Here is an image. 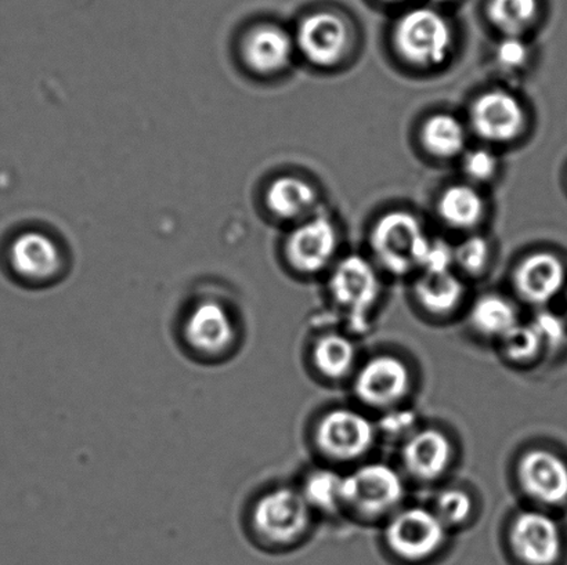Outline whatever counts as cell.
<instances>
[{
	"mask_svg": "<svg viewBox=\"0 0 567 565\" xmlns=\"http://www.w3.org/2000/svg\"><path fill=\"white\" fill-rule=\"evenodd\" d=\"M333 301L359 326L380 297V279L374 268L361 257H348L333 270L330 280Z\"/></svg>",
	"mask_w": 567,
	"mask_h": 565,
	"instance_id": "7c38bea8",
	"label": "cell"
},
{
	"mask_svg": "<svg viewBox=\"0 0 567 565\" xmlns=\"http://www.w3.org/2000/svg\"><path fill=\"white\" fill-rule=\"evenodd\" d=\"M432 511L447 530L457 529L470 522L475 511V502L470 492L458 486H449L439 492Z\"/></svg>",
	"mask_w": 567,
	"mask_h": 565,
	"instance_id": "83f0119b",
	"label": "cell"
},
{
	"mask_svg": "<svg viewBox=\"0 0 567 565\" xmlns=\"http://www.w3.org/2000/svg\"><path fill=\"white\" fill-rule=\"evenodd\" d=\"M311 364L321 376L331 380L348 378L355 373L358 347L349 336L328 332L311 346Z\"/></svg>",
	"mask_w": 567,
	"mask_h": 565,
	"instance_id": "d6986e66",
	"label": "cell"
},
{
	"mask_svg": "<svg viewBox=\"0 0 567 565\" xmlns=\"http://www.w3.org/2000/svg\"><path fill=\"white\" fill-rule=\"evenodd\" d=\"M238 49L247 70L258 76H271L291 63L295 39L279 25L259 22L244 32Z\"/></svg>",
	"mask_w": 567,
	"mask_h": 565,
	"instance_id": "5bb4252c",
	"label": "cell"
},
{
	"mask_svg": "<svg viewBox=\"0 0 567 565\" xmlns=\"http://www.w3.org/2000/svg\"><path fill=\"white\" fill-rule=\"evenodd\" d=\"M471 124L483 140L513 142L524 129L525 109L514 94L503 91L488 92L472 105Z\"/></svg>",
	"mask_w": 567,
	"mask_h": 565,
	"instance_id": "2e32d148",
	"label": "cell"
},
{
	"mask_svg": "<svg viewBox=\"0 0 567 565\" xmlns=\"http://www.w3.org/2000/svg\"><path fill=\"white\" fill-rule=\"evenodd\" d=\"M413 374L408 363L392 354L371 357L355 369L353 393L365 407L389 411L410 395Z\"/></svg>",
	"mask_w": 567,
	"mask_h": 565,
	"instance_id": "ba28073f",
	"label": "cell"
},
{
	"mask_svg": "<svg viewBox=\"0 0 567 565\" xmlns=\"http://www.w3.org/2000/svg\"><path fill=\"white\" fill-rule=\"evenodd\" d=\"M336 227L327 218H315L300 224L286 243L288 263L302 274L319 273L336 254Z\"/></svg>",
	"mask_w": 567,
	"mask_h": 565,
	"instance_id": "e0dca14e",
	"label": "cell"
},
{
	"mask_svg": "<svg viewBox=\"0 0 567 565\" xmlns=\"http://www.w3.org/2000/svg\"><path fill=\"white\" fill-rule=\"evenodd\" d=\"M538 0H491L488 19L507 36H519L537 19Z\"/></svg>",
	"mask_w": 567,
	"mask_h": 565,
	"instance_id": "484cf974",
	"label": "cell"
},
{
	"mask_svg": "<svg viewBox=\"0 0 567 565\" xmlns=\"http://www.w3.org/2000/svg\"><path fill=\"white\" fill-rule=\"evenodd\" d=\"M399 53L410 63L436 66L447 60L453 48V31L446 19L433 9H415L399 20L394 30Z\"/></svg>",
	"mask_w": 567,
	"mask_h": 565,
	"instance_id": "8992f818",
	"label": "cell"
},
{
	"mask_svg": "<svg viewBox=\"0 0 567 565\" xmlns=\"http://www.w3.org/2000/svg\"><path fill=\"white\" fill-rule=\"evenodd\" d=\"M389 2H398V0H389Z\"/></svg>",
	"mask_w": 567,
	"mask_h": 565,
	"instance_id": "e575fe53",
	"label": "cell"
},
{
	"mask_svg": "<svg viewBox=\"0 0 567 565\" xmlns=\"http://www.w3.org/2000/svg\"><path fill=\"white\" fill-rule=\"evenodd\" d=\"M498 343L504 358L514 365H529L540 357L546 348L532 324H516Z\"/></svg>",
	"mask_w": 567,
	"mask_h": 565,
	"instance_id": "4316f807",
	"label": "cell"
},
{
	"mask_svg": "<svg viewBox=\"0 0 567 565\" xmlns=\"http://www.w3.org/2000/svg\"><path fill=\"white\" fill-rule=\"evenodd\" d=\"M430 241L419 219L399 210L383 216L371 234L377 258L389 271L399 275L421 268Z\"/></svg>",
	"mask_w": 567,
	"mask_h": 565,
	"instance_id": "52a82bcc",
	"label": "cell"
},
{
	"mask_svg": "<svg viewBox=\"0 0 567 565\" xmlns=\"http://www.w3.org/2000/svg\"><path fill=\"white\" fill-rule=\"evenodd\" d=\"M519 296L533 306H544L564 290L566 269L557 254L537 252L527 257L515 271Z\"/></svg>",
	"mask_w": 567,
	"mask_h": 565,
	"instance_id": "ac0fdd59",
	"label": "cell"
},
{
	"mask_svg": "<svg viewBox=\"0 0 567 565\" xmlns=\"http://www.w3.org/2000/svg\"><path fill=\"white\" fill-rule=\"evenodd\" d=\"M313 511L299 489L268 486L249 501L244 512V529L255 544L265 550H286L309 533Z\"/></svg>",
	"mask_w": 567,
	"mask_h": 565,
	"instance_id": "7a4b0ae2",
	"label": "cell"
},
{
	"mask_svg": "<svg viewBox=\"0 0 567 565\" xmlns=\"http://www.w3.org/2000/svg\"><path fill=\"white\" fill-rule=\"evenodd\" d=\"M377 426L353 408H333L317 420L313 440L322 457L350 463L364 458L377 440Z\"/></svg>",
	"mask_w": 567,
	"mask_h": 565,
	"instance_id": "277c9868",
	"label": "cell"
},
{
	"mask_svg": "<svg viewBox=\"0 0 567 565\" xmlns=\"http://www.w3.org/2000/svg\"><path fill=\"white\" fill-rule=\"evenodd\" d=\"M516 480L537 505L557 508L567 502V463L557 453L532 448L516 463Z\"/></svg>",
	"mask_w": 567,
	"mask_h": 565,
	"instance_id": "30bf717a",
	"label": "cell"
},
{
	"mask_svg": "<svg viewBox=\"0 0 567 565\" xmlns=\"http://www.w3.org/2000/svg\"><path fill=\"white\" fill-rule=\"evenodd\" d=\"M464 170L472 180L486 181L496 174L497 158L488 149H474L465 155Z\"/></svg>",
	"mask_w": 567,
	"mask_h": 565,
	"instance_id": "1f68e13d",
	"label": "cell"
},
{
	"mask_svg": "<svg viewBox=\"0 0 567 565\" xmlns=\"http://www.w3.org/2000/svg\"><path fill=\"white\" fill-rule=\"evenodd\" d=\"M405 485L402 474L391 464L371 462L343 474V511L359 519H389L402 506Z\"/></svg>",
	"mask_w": 567,
	"mask_h": 565,
	"instance_id": "3957f363",
	"label": "cell"
},
{
	"mask_svg": "<svg viewBox=\"0 0 567 565\" xmlns=\"http://www.w3.org/2000/svg\"><path fill=\"white\" fill-rule=\"evenodd\" d=\"M454 263V251L446 241H430L421 268L425 273H443L450 271Z\"/></svg>",
	"mask_w": 567,
	"mask_h": 565,
	"instance_id": "d6a6232c",
	"label": "cell"
},
{
	"mask_svg": "<svg viewBox=\"0 0 567 565\" xmlns=\"http://www.w3.org/2000/svg\"><path fill=\"white\" fill-rule=\"evenodd\" d=\"M422 143L435 157H457L466 143L464 125L453 115H433L425 122L422 129Z\"/></svg>",
	"mask_w": 567,
	"mask_h": 565,
	"instance_id": "d4e9b609",
	"label": "cell"
},
{
	"mask_svg": "<svg viewBox=\"0 0 567 565\" xmlns=\"http://www.w3.org/2000/svg\"><path fill=\"white\" fill-rule=\"evenodd\" d=\"M511 550L525 565H554L563 555V534L555 519L546 512L516 514L508 531Z\"/></svg>",
	"mask_w": 567,
	"mask_h": 565,
	"instance_id": "9c48e42d",
	"label": "cell"
},
{
	"mask_svg": "<svg viewBox=\"0 0 567 565\" xmlns=\"http://www.w3.org/2000/svg\"><path fill=\"white\" fill-rule=\"evenodd\" d=\"M449 530L432 509H399L388 519L383 538L389 551L405 562H422L446 544Z\"/></svg>",
	"mask_w": 567,
	"mask_h": 565,
	"instance_id": "5b68a950",
	"label": "cell"
},
{
	"mask_svg": "<svg viewBox=\"0 0 567 565\" xmlns=\"http://www.w3.org/2000/svg\"><path fill=\"white\" fill-rule=\"evenodd\" d=\"M246 323L235 303L203 295L187 304L176 323L181 350L202 365L231 362L246 343Z\"/></svg>",
	"mask_w": 567,
	"mask_h": 565,
	"instance_id": "6da1fadb",
	"label": "cell"
},
{
	"mask_svg": "<svg viewBox=\"0 0 567 565\" xmlns=\"http://www.w3.org/2000/svg\"><path fill=\"white\" fill-rule=\"evenodd\" d=\"M532 325L535 326L546 347H559L566 342V324L557 314L551 312L538 313Z\"/></svg>",
	"mask_w": 567,
	"mask_h": 565,
	"instance_id": "f546056e",
	"label": "cell"
},
{
	"mask_svg": "<svg viewBox=\"0 0 567 565\" xmlns=\"http://www.w3.org/2000/svg\"><path fill=\"white\" fill-rule=\"evenodd\" d=\"M315 188L297 176H281L266 191V207L281 220H293L308 212L316 202Z\"/></svg>",
	"mask_w": 567,
	"mask_h": 565,
	"instance_id": "ffe728a7",
	"label": "cell"
},
{
	"mask_svg": "<svg viewBox=\"0 0 567 565\" xmlns=\"http://www.w3.org/2000/svg\"><path fill=\"white\" fill-rule=\"evenodd\" d=\"M433 2L446 3V2H452V0H433Z\"/></svg>",
	"mask_w": 567,
	"mask_h": 565,
	"instance_id": "836d02e7",
	"label": "cell"
},
{
	"mask_svg": "<svg viewBox=\"0 0 567 565\" xmlns=\"http://www.w3.org/2000/svg\"><path fill=\"white\" fill-rule=\"evenodd\" d=\"M299 491L313 513L336 514L343 511V474L336 470H311L305 475Z\"/></svg>",
	"mask_w": 567,
	"mask_h": 565,
	"instance_id": "cb8c5ba5",
	"label": "cell"
},
{
	"mask_svg": "<svg viewBox=\"0 0 567 565\" xmlns=\"http://www.w3.org/2000/svg\"><path fill=\"white\" fill-rule=\"evenodd\" d=\"M349 44V30L341 17L317 11L300 22L295 46L311 64L331 66L343 57Z\"/></svg>",
	"mask_w": 567,
	"mask_h": 565,
	"instance_id": "9a60e30c",
	"label": "cell"
},
{
	"mask_svg": "<svg viewBox=\"0 0 567 565\" xmlns=\"http://www.w3.org/2000/svg\"><path fill=\"white\" fill-rule=\"evenodd\" d=\"M488 243L482 237H471L454 251V262L470 274H480L486 269L488 257Z\"/></svg>",
	"mask_w": 567,
	"mask_h": 565,
	"instance_id": "f1b7e54d",
	"label": "cell"
},
{
	"mask_svg": "<svg viewBox=\"0 0 567 565\" xmlns=\"http://www.w3.org/2000/svg\"><path fill=\"white\" fill-rule=\"evenodd\" d=\"M519 323L518 312L507 297L485 295L475 302L470 313V324L477 335L499 341Z\"/></svg>",
	"mask_w": 567,
	"mask_h": 565,
	"instance_id": "7402d4cb",
	"label": "cell"
},
{
	"mask_svg": "<svg viewBox=\"0 0 567 565\" xmlns=\"http://www.w3.org/2000/svg\"><path fill=\"white\" fill-rule=\"evenodd\" d=\"M439 215L455 229H472L485 215V201L474 187L457 185L447 188L437 203Z\"/></svg>",
	"mask_w": 567,
	"mask_h": 565,
	"instance_id": "603a6c76",
	"label": "cell"
},
{
	"mask_svg": "<svg viewBox=\"0 0 567 565\" xmlns=\"http://www.w3.org/2000/svg\"><path fill=\"white\" fill-rule=\"evenodd\" d=\"M10 269L24 284L43 286L59 279L64 258L58 242L41 231H27L11 242Z\"/></svg>",
	"mask_w": 567,
	"mask_h": 565,
	"instance_id": "8fae6325",
	"label": "cell"
},
{
	"mask_svg": "<svg viewBox=\"0 0 567 565\" xmlns=\"http://www.w3.org/2000/svg\"><path fill=\"white\" fill-rule=\"evenodd\" d=\"M404 472L419 483H435L452 468L454 446L441 429L414 430L400 451Z\"/></svg>",
	"mask_w": 567,
	"mask_h": 565,
	"instance_id": "4fadbf2b",
	"label": "cell"
},
{
	"mask_svg": "<svg viewBox=\"0 0 567 565\" xmlns=\"http://www.w3.org/2000/svg\"><path fill=\"white\" fill-rule=\"evenodd\" d=\"M463 282L452 271L425 273L415 282L416 301L427 313L444 315L454 312L464 297Z\"/></svg>",
	"mask_w": 567,
	"mask_h": 565,
	"instance_id": "44dd1931",
	"label": "cell"
},
{
	"mask_svg": "<svg viewBox=\"0 0 567 565\" xmlns=\"http://www.w3.org/2000/svg\"><path fill=\"white\" fill-rule=\"evenodd\" d=\"M529 59V48L519 36H507L498 43L496 60L505 70L522 69Z\"/></svg>",
	"mask_w": 567,
	"mask_h": 565,
	"instance_id": "4dcf8cb0",
	"label": "cell"
}]
</instances>
